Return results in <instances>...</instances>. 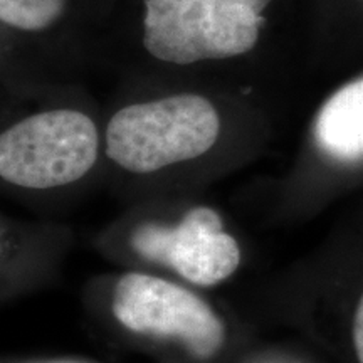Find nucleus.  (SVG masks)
Returning a JSON list of instances; mask_svg holds the SVG:
<instances>
[{
	"label": "nucleus",
	"instance_id": "f257e3e1",
	"mask_svg": "<svg viewBox=\"0 0 363 363\" xmlns=\"http://www.w3.org/2000/svg\"><path fill=\"white\" fill-rule=\"evenodd\" d=\"M219 113L199 94L125 106L106 128V155L135 174L194 160L219 138Z\"/></svg>",
	"mask_w": 363,
	"mask_h": 363
},
{
	"label": "nucleus",
	"instance_id": "f03ea898",
	"mask_svg": "<svg viewBox=\"0 0 363 363\" xmlns=\"http://www.w3.org/2000/svg\"><path fill=\"white\" fill-rule=\"evenodd\" d=\"M98 158V130L74 110H51L21 120L0 136V175L26 189L72 184Z\"/></svg>",
	"mask_w": 363,
	"mask_h": 363
},
{
	"label": "nucleus",
	"instance_id": "7ed1b4c3",
	"mask_svg": "<svg viewBox=\"0 0 363 363\" xmlns=\"http://www.w3.org/2000/svg\"><path fill=\"white\" fill-rule=\"evenodd\" d=\"M113 313L125 328L179 340L199 358L212 357L224 343V325L206 301L182 286L148 274L121 276L113 293Z\"/></svg>",
	"mask_w": 363,
	"mask_h": 363
},
{
	"label": "nucleus",
	"instance_id": "20e7f679",
	"mask_svg": "<svg viewBox=\"0 0 363 363\" xmlns=\"http://www.w3.org/2000/svg\"><path fill=\"white\" fill-rule=\"evenodd\" d=\"M131 247L145 259L170 266L182 278L212 286L238 269V242L222 230V220L208 207H195L179 224H143L131 235Z\"/></svg>",
	"mask_w": 363,
	"mask_h": 363
},
{
	"label": "nucleus",
	"instance_id": "39448f33",
	"mask_svg": "<svg viewBox=\"0 0 363 363\" xmlns=\"http://www.w3.org/2000/svg\"><path fill=\"white\" fill-rule=\"evenodd\" d=\"M143 48L172 65L211 59L207 19L211 0H143Z\"/></svg>",
	"mask_w": 363,
	"mask_h": 363
},
{
	"label": "nucleus",
	"instance_id": "423d86ee",
	"mask_svg": "<svg viewBox=\"0 0 363 363\" xmlns=\"http://www.w3.org/2000/svg\"><path fill=\"white\" fill-rule=\"evenodd\" d=\"M320 147L340 160L363 157V78L352 81L323 104L316 116Z\"/></svg>",
	"mask_w": 363,
	"mask_h": 363
},
{
	"label": "nucleus",
	"instance_id": "0eeeda50",
	"mask_svg": "<svg viewBox=\"0 0 363 363\" xmlns=\"http://www.w3.org/2000/svg\"><path fill=\"white\" fill-rule=\"evenodd\" d=\"M264 19L233 0H211L207 44L211 59H229L251 51L259 39Z\"/></svg>",
	"mask_w": 363,
	"mask_h": 363
},
{
	"label": "nucleus",
	"instance_id": "6e6552de",
	"mask_svg": "<svg viewBox=\"0 0 363 363\" xmlns=\"http://www.w3.org/2000/svg\"><path fill=\"white\" fill-rule=\"evenodd\" d=\"M65 6L66 0H0V19L13 29L35 33L52 26Z\"/></svg>",
	"mask_w": 363,
	"mask_h": 363
},
{
	"label": "nucleus",
	"instance_id": "1a4fd4ad",
	"mask_svg": "<svg viewBox=\"0 0 363 363\" xmlns=\"http://www.w3.org/2000/svg\"><path fill=\"white\" fill-rule=\"evenodd\" d=\"M353 345H355L358 362L363 363V294L353 318Z\"/></svg>",
	"mask_w": 363,
	"mask_h": 363
},
{
	"label": "nucleus",
	"instance_id": "9d476101",
	"mask_svg": "<svg viewBox=\"0 0 363 363\" xmlns=\"http://www.w3.org/2000/svg\"><path fill=\"white\" fill-rule=\"evenodd\" d=\"M233 2L242 4V6L252 9L254 12L259 13V16H261V12H264V9L269 6L272 0H233Z\"/></svg>",
	"mask_w": 363,
	"mask_h": 363
}]
</instances>
